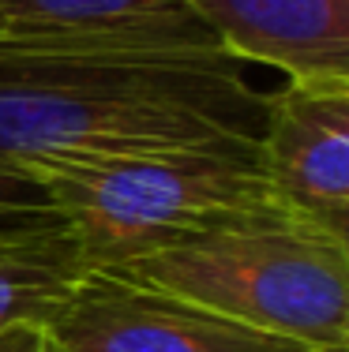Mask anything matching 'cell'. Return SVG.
Returning <instances> with one entry per match:
<instances>
[{
	"label": "cell",
	"mask_w": 349,
	"mask_h": 352,
	"mask_svg": "<svg viewBox=\"0 0 349 352\" xmlns=\"http://www.w3.org/2000/svg\"><path fill=\"white\" fill-rule=\"evenodd\" d=\"M267 94L222 49H128L0 34V162L255 142Z\"/></svg>",
	"instance_id": "obj_1"
},
{
	"label": "cell",
	"mask_w": 349,
	"mask_h": 352,
	"mask_svg": "<svg viewBox=\"0 0 349 352\" xmlns=\"http://www.w3.org/2000/svg\"><path fill=\"white\" fill-rule=\"evenodd\" d=\"M53 195L90 266H128L211 225L274 210L255 142L45 154L23 162Z\"/></svg>",
	"instance_id": "obj_2"
},
{
	"label": "cell",
	"mask_w": 349,
	"mask_h": 352,
	"mask_svg": "<svg viewBox=\"0 0 349 352\" xmlns=\"http://www.w3.org/2000/svg\"><path fill=\"white\" fill-rule=\"evenodd\" d=\"M113 270L304 349H349V236L289 206L211 225Z\"/></svg>",
	"instance_id": "obj_3"
},
{
	"label": "cell",
	"mask_w": 349,
	"mask_h": 352,
	"mask_svg": "<svg viewBox=\"0 0 349 352\" xmlns=\"http://www.w3.org/2000/svg\"><path fill=\"white\" fill-rule=\"evenodd\" d=\"M45 333L53 352H315L113 266L83 274L49 315Z\"/></svg>",
	"instance_id": "obj_4"
},
{
	"label": "cell",
	"mask_w": 349,
	"mask_h": 352,
	"mask_svg": "<svg viewBox=\"0 0 349 352\" xmlns=\"http://www.w3.org/2000/svg\"><path fill=\"white\" fill-rule=\"evenodd\" d=\"M255 146L282 206L349 236V82H286L267 94Z\"/></svg>",
	"instance_id": "obj_5"
},
{
	"label": "cell",
	"mask_w": 349,
	"mask_h": 352,
	"mask_svg": "<svg viewBox=\"0 0 349 352\" xmlns=\"http://www.w3.org/2000/svg\"><path fill=\"white\" fill-rule=\"evenodd\" d=\"M222 53L286 82H349V0H188Z\"/></svg>",
	"instance_id": "obj_6"
},
{
	"label": "cell",
	"mask_w": 349,
	"mask_h": 352,
	"mask_svg": "<svg viewBox=\"0 0 349 352\" xmlns=\"http://www.w3.org/2000/svg\"><path fill=\"white\" fill-rule=\"evenodd\" d=\"M4 34L128 49H218L188 0H0Z\"/></svg>",
	"instance_id": "obj_7"
},
{
	"label": "cell",
	"mask_w": 349,
	"mask_h": 352,
	"mask_svg": "<svg viewBox=\"0 0 349 352\" xmlns=\"http://www.w3.org/2000/svg\"><path fill=\"white\" fill-rule=\"evenodd\" d=\"M87 270L94 266L61 214L0 229V330L45 326Z\"/></svg>",
	"instance_id": "obj_8"
},
{
	"label": "cell",
	"mask_w": 349,
	"mask_h": 352,
	"mask_svg": "<svg viewBox=\"0 0 349 352\" xmlns=\"http://www.w3.org/2000/svg\"><path fill=\"white\" fill-rule=\"evenodd\" d=\"M41 217H56L49 188L23 165L0 162V229L41 221Z\"/></svg>",
	"instance_id": "obj_9"
},
{
	"label": "cell",
	"mask_w": 349,
	"mask_h": 352,
	"mask_svg": "<svg viewBox=\"0 0 349 352\" xmlns=\"http://www.w3.org/2000/svg\"><path fill=\"white\" fill-rule=\"evenodd\" d=\"M0 352H53V345L41 322H23L12 330H0Z\"/></svg>",
	"instance_id": "obj_10"
},
{
	"label": "cell",
	"mask_w": 349,
	"mask_h": 352,
	"mask_svg": "<svg viewBox=\"0 0 349 352\" xmlns=\"http://www.w3.org/2000/svg\"><path fill=\"white\" fill-rule=\"evenodd\" d=\"M323 352H349V349H323Z\"/></svg>",
	"instance_id": "obj_11"
},
{
	"label": "cell",
	"mask_w": 349,
	"mask_h": 352,
	"mask_svg": "<svg viewBox=\"0 0 349 352\" xmlns=\"http://www.w3.org/2000/svg\"><path fill=\"white\" fill-rule=\"evenodd\" d=\"M0 34H4V19H0Z\"/></svg>",
	"instance_id": "obj_12"
}]
</instances>
